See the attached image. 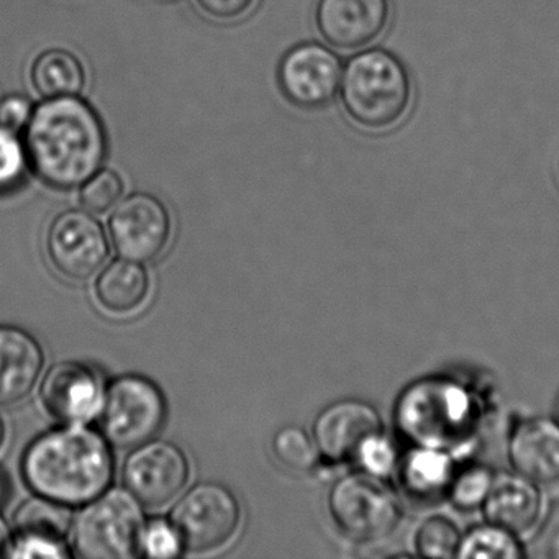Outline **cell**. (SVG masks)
Here are the masks:
<instances>
[{
  "instance_id": "obj_1",
  "label": "cell",
  "mask_w": 559,
  "mask_h": 559,
  "mask_svg": "<svg viewBox=\"0 0 559 559\" xmlns=\"http://www.w3.org/2000/svg\"><path fill=\"white\" fill-rule=\"evenodd\" d=\"M24 132L28 165L50 188H80L106 162V127L80 96L45 99L35 107Z\"/></svg>"
},
{
  "instance_id": "obj_2",
  "label": "cell",
  "mask_w": 559,
  "mask_h": 559,
  "mask_svg": "<svg viewBox=\"0 0 559 559\" xmlns=\"http://www.w3.org/2000/svg\"><path fill=\"white\" fill-rule=\"evenodd\" d=\"M22 474L38 496L80 507L109 489L114 454L100 431L86 425H64L28 444Z\"/></svg>"
},
{
  "instance_id": "obj_3",
  "label": "cell",
  "mask_w": 559,
  "mask_h": 559,
  "mask_svg": "<svg viewBox=\"0 0 559 559\" xmlns=\"http://www.w3.org/2000/svg\"><path fill=\"white\" fill-rule=\"evenodd\" d=\"M477 417V404L467 388L441 376L412 382L394 407L395 427L405 440L444 451L466 443Z\"/></svg>"
},
{
  "instance_id": "obj_4",
  "label": "cell",
  "mask_w": 559,
  "mask_h": 559,
  "mask_svg": "<svg viewBox=\"0 0 559 559\" xmlns=\"http://www.w3.org/2000/svg\"><path fill=\"white\" fill-rule=\"evenodd\" d=\"M340 97L356 126L382 132L397 126L407 114L412 103L411 76L389 51H362L346 64Z\"/></svg>"
},
{
  "instance_id": "obj_5",
  "label": "cell",
  "mask_w": 559,
  "mask_h": 559,
  "mask_svg": "<svg viewBox=\"0 0 559 559\" xmlns=\"http://www.w3.org/2000/svg\"><path fill=\"white\" fill-rule=\"evenodd\" d=\"M145 525L142 503L129 490L109 487L74 519V551L87 559L135 558Z\"/></svg>"
},
{
  "instance_id": "obj_6",
  "label": "cell",
  "mask_w": 559,
  "mask_h": 559,
  "mask_svg": "<svg viewBox=\"0 0 559 559\" xmlns=\"http://www.w3.org/2000/svg\"><path fill=\"white\" fill-rule=\"evenodd\" d=\"M329 510L336 528L356 543L389 538L401 525L402 507L384 477L352 473L340 477L329 493Z\"/></svg>"
},
{
  "instance_id": "obj_7",
  "label": "cell",
  "mask_w": 559,
  "mask_h": 559,
  "mask_svg": "<svg viewBox=\"0 0 559 559\" xmlns=\"http://www.w3.org/2000/svg\"><path fill=\"white\" fill-rule=\"evenodd\" d=\"M166 415L168 405L162 389L145 376L127 374L106 389L97 418L106 440L126 450L153 440L166 424Z\"/></svg>"
},
{
  "instance_id": "obj_8",
  "label": "cell",
  "mask_w": 559,
  "mask_h": 559,
  "mask_svg": "<svg viewBox=\"0 0 559 559\" xmlns=\"http://www.w3.org/2000/svg\"><path fill=\"white\" fill-rule=\"evenodd\" d=\"M169 520L181 536L185 551H215L237 533L241 507L228 487L207 480L179 499Z\"/></svg>"
},
{
  "instance_id": "obj_9",
  "label": "cell",
  "mask_w": 559,
  "mask_h": 559,
  "mask_svg": "<svg viewBox=\"0 0 559 559\" xmlns=\"http://www.w3.org/2000/svg\"><path fill=\"white\" fill-rule=\"evenodd\" d=\"M191 467L185 451L171 441L153 440L136 447L127 457L123 480L142 506H168L188 486Z\"/></svg>"
},
{
  "instance_id": "obj_10",
  "label": "cell",
  "mask_w": 559,
  "mask_h": 559,
  "mask_svg": "<svg viewBox=\"0 0 559 559\" xmlns=\"http://www.w3.org/2000/svg\"><path fill=\"white\" fill-rule=\"evenodd\" d=\"M47 251L61 276L87 281L109 258V241L100 222L90 211L63 212L47 231Z\"/></svg>"
},
{
  "instance_id": "obj_11",
  "label": "cell",
  "mask_w": 559,
  "mask_h": 559,
  "mask_svg": "<svg viewBox=\"0 0 559 559\" xmlns=\"http://www.w3.org/2000/svg\"><path fill=\"white\" fill-rule=\"evenodd\" d=\"M109 230L120 258L146 263L165 253L171 238V217L158 198L136 192L114 207Z\"/></svg>"
},
{
  "instance_id": "obj_12",
  "label": "cell",
  "mask_w": 559,
  "mask_h": 559,
  "mask_svg": "<svg viewBox=\"0 0 559 559\" xmlns=\"http://www.w3.org/2000/svg\"><path fill=\"white\" fill-rule=\"evenodd\" d=\"M342 61L320 44L287 51L280 64V86L294 106L320 109L335 99L342 83Z\"/></svg>"
},
{
  "instance_id": "obj_13",
  "label": "cell",
  "mask_w": 559,
  "mask_h": 559,
  "mask_svg": "<svg viewBox=\"0 0 559 559\" xmlns=\"http://www.w3.org/2000/svg\"><path fill=\"white\" fill-rule=\"evenodd\" d=\"M384 433L378 408L358 399L333 402L313 421L312 438L320 456L332 463H355L366 441Z\"/></svg>"
},
{
  "instance_id": "obj_14",
  "label": "cell",
  "mask_w": 559,
  "mask_h": 559,
  "mask_svg": "<svg viewBox=\"0 0 559 559\" xmlns=\"http://www.w3.org/2000/svg\"><path fill=\"white\" fill-rule=\"evenodd\" d=\"M106 385L93 366L63 361L50 368L41 384L45 408L64 425H86L99 417Z\"/></svg>"
},
{
  "instance_id": "obj_15",
  "label": "cell",
  "mask_w": 559,
  "mask_h": 559,
  "mask_svg": "<svg viewBox=\"0 0 559 559\" xmlns=\"http://www.w3.org/2000/svg\"><path fill=\"white\" fill-rule=\"evenodd\" d=\"M389 0H319L316 25L330 47L361 50L374 44L389 25Z\"/></svg>"
},
{
  "instance_id": "obj_16",
  "label": "cell",
  "mask_w": 559,
  "mask_h": 559,
  "mask_svg": "<svg viewBox=\"0 0 559 559\" xmlns=\"http://www.w3.org/2000/svg\"><path fill=\"white\" fill-rule=\"evenodd\" d=\"M507 456L513 471L532 483H559V421L545 417L520 421L507 441Z\"/></svg>"
},
{
  "instance_id": "obj_17",
  "label": "cell",
  "mask_w": 559,
  "mask_h": 559,
  "mask_svg": "<svg viewBox=\"0 0 559 559\" xmlns=\"http://www.w3.org/2000/svg\"><path fill=\"white\" fill-rule=\"evenodd\" d=\"M45 365L40 343L25 330L0 325V405L24 401Z\"/></svg>"
},
{
  "instance_id": "obj_18",
  "label": "cell",
  "mask_w": 559,
  "mask_h": 559,
  "mask_svg": "<svg viewBox=\"0 0 559 559\" xmlns=\"http://www.w3.org/2000/svg\"><path fill=\"white\" fill-rule=\"evenodd\" d=\"M480 509L487 523L502 526L516 536L528 533L542 513L538 484L516 473L493 476L492 486Z\"/></svg>"
},
{
  "instance_id": "obj_19",
  "label": "cell",
  "mask_w": 559,
  "mask_h": 559,
  "mask_svg": "<svg viewBox=\"0 0 559 559\" xmlns=\"http://www.w3.org/2000/svg\"><path fill=\"white\" fill-rule=\"evenodd\" d=\"M397 466L402 489L418 502H435L447 496L456 473L450 453L437 448L414 447Z\"/></svg>"
},
{
  "instance_id": "obj_20",
  "label": "cell",
  "mask_w": 559,
  "mask_h": 559,
  "mask_svg": "<svg viewBox=\"0 0 559 559\" xmlns=\"http://www.w3.org/2000/svg\"><path fill=\"white\" fill-rule=\"evenodd\" d=\"M148 294L150 276L145 267L126 258L112 261L96 283L97 302L116 316L135 312Z\"/></svg>"
},
{
  "instance_id": "obj_21",
  "label": "cell",
  "mask_w": 559,
  "mask_h": 559,
  "mask_svg": "<svg viewBox=\"0 0 559 559\" xmlns=\"http://www.w3.org/2000/svg\"><path fill=\"white\" fill-rule=\"evenodd\" d=\"M31 78L35 91L45 99L80 96L87 81L80 58L61 48H51L38 55Z\"/></svg>"
},
{
  "instance_id": "obj_22",
  "label": "cell",
  "mask_w": 559,
  "mask_h": 559,
  "mask_svg": "<svg viewBox=\"0 0 559 559\" xmlns=\"http://www.w3.org/2000/svg\"><path fill=\"white\" fill-rule=\"evenodd\" d=\"M73 512L67 503L44 496L25 500L14 515L17 533L64 539L73 528Z\"/></svg>"
},
{
  "instance_id": "obj_23",
  "label": "cell",
  "mask_w": 559,
  "mask_h": 559,
  "mask_svg": "<svg viewBox=\"0 0 559 559\" xmlns=\"http://www.w3.org/2000/svg\"><path fill=\"white\" fill-rule=\"evenodd\" d=\"M522 556L523 548L515 533L492 523L474 526L461 536L456 552V558L461 559H519Z\"/></svg>"
},
{
  "instance_id": "obj_24",
  "label": "cell",
  "mask_w": 559,
  "mask_h": 559,
  "mask_svg": "<svg viewBox=\"0 0 559 559\" xmlns=\"http://www.w3.org/2000/svg\"><path fill=\"white\" fill-rule=\"evenodd\" d=\"M273 453L284 467L296 473H309L320 460L316 441L299 427L281 428L273 438Z\"/></svg>"
},
{
  "instance_id": "obj_25",
  "label": "cell",
  "mask_w": 559,
  "mask_h": 559,
  "mask_svg": "<svg viewBox=\"0 0 559 559\" xmlns=\"http://www.w3.org/2000/svg\"><path fill=\"white\" fill-rule=\"evenodd\" d=\"M461 533L457 526L447 516H428L415 533V552L420 558L450 559L456 558L460 548Z\"/></svg>"
},
{
  "instance_id": "obj_26",
  "label": "cell",
  "mask_w": 559,
  "mask_h": 559,
  "mask_svg": "<svg viewBox=\"0 0 559 559\" xmlns=\"http://www.w3.org/2000/svg\"><path fill=\"white\" fill-rule=\"evenodd\" d=\"M493 473L483 464H471L456 471L448 489V499L454 509L461 512H473L480 509L490 486H492Z\"/></svg>"
},
{
  "instance_id": "obj_27",
  "label": "cell",
  "mask_w": 559,
  "mask_h": 559,
  "mask_svg": "<svg viewBox=\"0 0 559 559\" xmlns=\"http://www.w3.org/2000/svg\"><path fill=\"white\" fill-rule=\"evenodd\" d=\"M126 192L122 178L112 169H99L81 186L80 201L86 211L104 214L119 204Z\"/></svg>"
},
{
  "instance_id": "obj_28",
  "label": "cell",
  "mask_w": 559,
  "mask_h": 559,
  "mask_svg": "<svg viewBox=\"0 0 559 559\" xmlns=\"http://www.w3.org/2000/svg\"><path fill=\"white\" fill-rule=\"evenodd\" d=\"M28 156L19 133L0 129V192L17 188L27 169Z\"/></svg>"
},
{
  "instance_id": "obj_29",
  "label": "cell",
  "mask_w": 559,
  "mask_h": 559,
  "mask_svg": "<svg viewBox=\"0 0 559 559\" xmlns=\"http://www.w3.org/2000/svg\"><path fill=\"white\" fill-rule=\"evenodd\" d=\"M182 551L185 546L181 536L171 520L156 519L146 523L140 542V552L148 558L168 559L182 555Z\"/></svg>"
},
{
  "instance_id": "obj_30",
  "label": "cell",
  "mask_w": 559,
  "mask_h": 559,
  "mask_svg": "<svg viewBox=\"0 0 559 559\" xmlns=\"http://www.w3.org/2000/svg\"><path fill=\"white\" fill-rule=\"evenodd\" d=\"M5 556L11 558H70V549L64 545V539L50 538V536L31 535V533H17L11 538Z\"/></svg>"
},
{
  "instance_id": "obj_31",
  "label": "cell",
  "mask_w": 559,
  "mask_h": 559,
  "mask_svg": "<svg viewBox=\"0 0 559 559\" xmlns=\"http://www.w3.org/2000/svg\"><path fill=\"white\" fill-rule=\"evenodd\" d=\"M355 463H358L366 473L385 477L397 467V451L384 433H379L366 441Z\"/></svg>"
},
{
  "instance_id": "obj_32",
  "label": "cell",
  "mask_w": 559,
  "mask_h": 559,
  "mask_svg": "<svg viewBox=\"0 0 559 559\" xmlns=\"http://www.w3.org/2000/svg\"><path fill=\"white\" fill-rule=\"evenodd\" d=\"M34 106L31 99L21 94H12L0 100V129L14 133L24 132L31 122Z\"/></svg>"
},
{
  "instance_id": "obj_33",
  "label": "cell",
  "mask_w": 559,
  "mask_h": 559,
  "mask_svg": "<svg viewBox=\"0 0 559 559\" xmlns=\"http://www.w3.org/2000/svg\"><path fill=\"white\" fill-rule=\"evenodd\" d=\"M199 9L214 21H237L243 17L257 0H195Z\"/></svg>"
},
{
  "instance_id": "obj_34",
  "label": "cell",
  "mask_w": 559,
  "mask_h": 559,
  "mask_svg": "<svg viewBox=\"0 0 559 559\" xmlns=\"http://www.w3.org/2000/svg\"><path fill=\"white\" fill-rule=\"evenodd\" d=\"M9 543H11V533H9V526L5 525L4 520L0 519V556H5Z\"/></svg>"
},
{
  "instance_id": "obj_35",
  "label": "cell",
  "mask_w": 559,
  "mask_h": 559,
  "mask_svg": "<svg viewBox=\"0 0 559 559\" xmlns=\"http://www.w3.org/2000/svg\"><path fill=\"white\" fill-rule=\"evenodd\" d=\"M5 441V425L4 420H2V417H0V448H2V444H4Z\"/></svg>"
},
{
  "instance_id": "obj_36",
  "label": "cell",
  "mask_w": 559,
  "mask_h": 559,
  "mask_svg": "<svg viewBox=\"0 0 559 559\" xmlns=\"http://www.w3.org/2000/svg\"><path fill=\"white\" fill-rule=\"evenodd\" d=\"M4 479H2V476H0V500H2V497H4Z\"/></svg>"
},
{
  "instance_id": "obj_37",
  "label": "cell",
  "mask_w": 559,
  "mask_h": 559,
  "mask_svg": "<svg viewBox=\"0 0 559 559\" xmlns=\"http://www.w3.org/2000/svg\"><path fill=\"white\" fill-rule=\"evenodd\" d=\"M556 414H558V418H559V397H558V402H556Z\"/></svg>"
}]
</instances>
